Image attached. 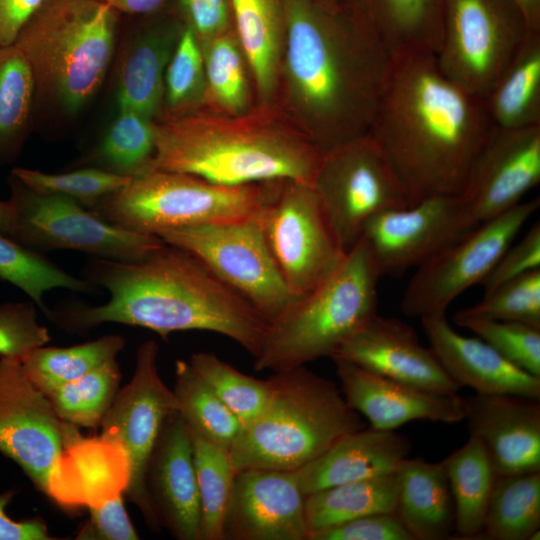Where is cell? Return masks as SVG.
Masks as SVG:
<instances>
[{"instance_id": "b9f144b4", "label": "cell", "mask_w": 540, "mask_h": 540, "mask_svg": "<svg viewBox=\"0 0 540 540\" xmlns=\"http://www.w3.org/2000/svg\"><path fill=\"white\" fill-rule=\"evenodd\" d=\"M206 95L222 110L239 115L249 102V88L243 52L238 40L224 32L200 39Z\"/></svg>"}, {"instance_id": "6f0895ef", "label": "cell", "mask_w": 540, "mask_h": 540, "mask_svg": "<svg viewBox=\"0 0 540 540\" xmlns=\"http://www.w3.org/2000/svg\"><path fill=\"white\" fill-rule=\"evenodd\" d=\"M10 207L7 200H0V233L9 237Z\"/></svg>"}, {"instance_id": "ffe728a7", "label": "cell", "mask_w": 540, "mask_h": 540, "mask_svg": "<svg viewBox=\"0 0 540 540\" xmlns=\"http://www.w3.org/2000/svg\"><path fill=\"white\" fill-rule=\"evenodd\" d=\"M146 488L161 528L178 540H201L192 435L179 411L162 427L147 466Z\"/></svg>"}, {"instance_id": "3957f363", "label": "cell", "mask_w": 540, "mask_h": 540, "mask_svg": "<svg viewBox=\"0 0 540 540\" xmlns=\"http://www.w3.org/2000/svg\"><path fill=\"white\" fill-rule=\"evenodd\" d=\"M284 65L307 138L323 153L366 134L392 56L348 11L321 0H282Z\"/></svg>"}, {"instance_id": "44dd1931", "label": "cell", "mask_w": 540, "mask_h": 540, "mask_svg": "<svg viewBox=\"0 0 540 540\" xmlns=\"http://www.w3.org/2000/svg\"><path fill=\"white\" fill-rule=\"evenodd\" d=\"M331 359H340L381 376L441 394L460 387L407 323L376 314Z\"/></svg>"}, {"instance_id": "ee69618b", "label": "cell", "mask_w": 540, "mask_h": 540, "mask_svg": "<svg viewBox=\"0 0 540 540\" xmlns=\"http://www.w3.org/2000/svg\"><path fill=\"white\" fill-rule=\"evenodd\" d=\"M206 96L200 39L190 26L181 29L164 75L163 103L172 114H182Z\"/></svg>"}, {"instance_id": "d4e9b609", "label": "cell", "mask_w": 540, "mask_h": 540, "mask_svg": "<svg viewBox=\"0 0 540 540\" xmlns=\"http://www.w3.org/2000/svg\"><path fill=\"white\" fill-rule=\"evenodd\" d=\"M411 451L409 438L395 430L365 426L338 440L296 470L305 495L328 487L395 472Z\"/></svg>"}, {"instance_id": "d6986e66", "label": "cell", "mask_w": 540, "mask_h": 540, "mask_svg": "<svg viewBox=\"0 0 540 540\" xmlns=\"http://www.w3.org/2000/svg\"><path fill=\"white\" fill-rule=\"evenodd\" d=\"M305 500L296 471H238L223 540H307Z\"/></svg>"}, {"instance_id": "277c9868", "label": "cell", "mask_w": 540, "mask_h": 540, "mask_svg": "<svg viewBox=\"0 0 540 540\" xmlns=\"http://www.w3.org/2000/svg\"><path fill=\"white\" fill-rule=\"evenodd\" d=\"M153 169L242 186L293 180L314 183L323 153L306 137L209 115L171 116L156 124Z\"/></svg>"}, {"instance_id": "d590c367", "label": "cell", "mask_w": 540, "mask_h": 540, "mask_svg": "<svg viewBox=\"0 0 540 540\" xmlns=\"http://www.w3.org/2000/svg\"><path fill=\"white\" fill-rule=\"evenodd\" d=\"M154 157L153 119L135 111L118 109V114L85 162L88 167L132 178L154 170Z\"/></svg>"}, {"instance_id": "680465c9", "label": "cell", "mask_w": 540, "mask_h": 540, "mask_svg": "<svg viewBox=\"0 0 540 540\" xmlns=\"http://www.w3.org/2000/svg\"><path fill=\"white\" fill-rule=\"evenodd\" d=\"M321 1L331 4V5L337 4L336 0H321Z\"/></svg>"}, {"instance_id": "83f0119b", "label": "cell", "mask_w": 540, "mask_h": 540, "mask_svg": "<svg viewBox=\"0 0 540 540\" xmlns=\"http://www.w3.org/2000/svg\"><path fill=\"white\" fill-rule=\"evenodd\" d=\"M181 30L158 28L134 39L119 67L118 109L153 119L163 104L164 75Z\"/></svg>"}, {"instance_id": "f546056e", "label": "cell", "mask_w": 540, "mask_h": 540, "mask_svg": "<svg viewBox=\"0 0 540 540\" xmlns=\"http://www.w3.org/2000/svg\"><path fill=\"white\" fill-rule=\"evenodd\" d=\"M237 40L262 97L276 85L284 42L281 0H231Z\"/></svg>"}, {"instance_id": "e0dca14e", "label": "cell", "mask_w": 540, "mask_h": 540, "mask_svg": "<svg viewBox=\"0 0 540 540\" xmlns=\"http://www.w3.org/2000/svg\"><path fill=\"white\" fill-rule=\"evenodd\" d=\"M475 227L459 195H438L374 216L362 238L381 276L401 275Z\"/></svg>"}, {"instance_id": "11a10c76", "label": "cell", "mask_w": 540, "mask_h": 540, "mask_svg": "<svg viewBox=\"0 0 540 540\" xmlns=\"http://www.w3.org/2000/svg\"><path fill=\"white\" fill-rule=\"evenodd\" d=\"M114 9L129 14H145L158 9L164 0H96Z\"/></svg>"}, {"instance_id": "30bf717a", "label": "cell", "mask_w": 540, "mask_h": 540, "mask_svg": "<svg viewBox=\"0 0 540 540\" xmlns=\"http://www.w3.org/2000/svg\"><path fill=\"white\" fill-rule=\"evenodd\" d=\"M529 30L512 0H445L437 64L447 78L484 100Z\"/></svg>"}, {"instance_id": "8fae6325", "label": "cell", "mask_w": 540, "mask_h": 540, "mask_svg": "<svg viewBox=\"0 0 540 540\" xmlns=\"http://www.w3.org/2000/svg\"><path fill=\"white\" fill-rule=\"evenodd\" d=\"M270 186L257 212L268 248L288 289L299 298L322 283L346 253L312 184Z\"/></svg>"}, {"instance_id": "7dc6e473", "label": "cell", "mask_w": 540, "mask_h": 540, "mask_svg": "<svg viewBox=\"0 0 540 540\" xmlns=\"http://www.w3.org/2000/svg\"><path fill=\"white\" fill-rule=\"evenodd\" d=\"M49 341V331L39 323L32 300L0 304V357L21 360Z\"/></svg>"}, {"instance_id": "c3c4849f", "label": "cell", "mask_w": 540, "mask_h": 540, "mask_svg": "<svg viewBox=\"0 0 540 540\" xmlns=\"http://www.w3.org/2000/svg\"><path fill=\"white\" fill-rule=\"evenodd\" d=\"M308 540H413L395 512L361 516L309 534Z\"/></svg>"}, {"instance_id": "4fadbf2b", "label": "cell", "mask_w": 540, "mask_h": 540, "mask_svg": "<svg viewBox=\"0 0 540 540\" xmlns=\"http://www.w3.org/2000/svg\"><path fill=\"white\" fill-rule=\"evenodd\" d=\"M313 186L345 253L374 216L409 206L402 183L368 133L323 154Z\"/></svg>"}, {"instance_id": "52a82bcc", "label": "cell", "mask_w": 540, "mask_h": 540, "mask_svg": "<svg viewBox=\"0 0 540 540\" xmlns=\"http://www.w3.org/2000/svg\"><path fill=\"white\" fill-rule=\"evenodd\" d=\"M115 12L96 0L44 1L14 42L30 66L36 96L72 114L95 96L114 53Z\"/></svg>"}, {"instance_id": "8d00e7d4", "label": "cell", "mask_w": 540, "mask_h": 540, "mask_svg": "<svg viewBox=\"0 0 540 540\" xmlns=\"http://www.w3.org/2000/svg\"><path fill=\"white\" fill-rule=\"evenodd\" d=\"M173 392L190 430L229 451L242 430L236 416L197 375L188 361L175 362Z\"/></svg>"}, {"instance_id": "816d5d0a", "label": "cell", "mask_w": 540, "mask_h": 540, "mask_svg": "<svg viewBox=\"0 0 540 540\" xmlns=\"http://www.w3.org/2000/svg\"><path fill=\"white\" fill-rule=\"evenodd\" d=\"M182 10L199 39L226 32L229 21L228 0H181Z\"/></svg>"}, {"instance_id": "f6af8a7d", "label": "cell", "mask_w": 540, "mask_h": 540, "mask_svg": "<svg viewBox=\"0 0 540 540\" xmlns=\"http://www.w3.org/2000/svg\"><path fill=\"white\" fill-rule=\"evenodd\" d=\"M455 314L540 328V268L485 292L480 301Z\"/></svg>"}, {"instance_id": "8992f818", "label": "cell", "mask_w": 540, "mask_h": 540, "mask_svg": "<svg viewBox=\"0 0 540 540\" xmlns=\"http://www.w3.org/2000/svg\"><path fill=\"white\" fill-rule=\"evenodd\" d=\"M380 277L361 237L331 275L268 323L254 370L277 372L332 358L377 314Z\"/></svg>"}, {"instance_id": "bcb514c9", "label": "cell", "mask_w": 540, "mask_h": 540, "mask_svg": "<svg viewBox=\"0 0 540 540\" xmlns=\"http://www.w3.org/2000/svg\"><path fill=\"white\" fill-rule=\"evenodd\" d=\"M453 318L457 325L473 332L508 361L540 377V328L456 314Z\"/></svg>"}, {"instance_id": "2e32d148", "label": "cell", "mask_w": 540, "mask_h": 540, "mask_svg": "<svg viewBox=\"0 0 540 540\" xmlns=\"http://www.w3.org/2000/svg\"><path fill=\"white\" fill-rule=\"evenodd\" d=\"M19 359L0 357V453L14 461L34 487L53 497L63 454L76 438Z\"/></svg>"}, {"instance_id": "f35d334b", "label": "cell", "mask_w": 540, "mask_h": 540, "mask_svg": "<svg viewBox=\"0 0 540 540\" xmlns=\"http://www.w3.org/2000/svg\"><path fill=\"white\" fill-rule=\"evenodd\" d=\"M191 435L200 502L201 540H223L236 471L228 451L193 431Z\"/></svg>"}, {"instance_id": "6da1fadb", "label": "cell", "mask_w": 540, "mask_h": 540, "mask_svg": "<svg viewBox=\"0 0 540 540\" xmlns=\"http://www.w3.org/2000/svg\"><path fill=\"white\" fill-rule=\"evenodd\" d=\"M85 279L105 289L100 305L77 301L48 308L59 329L84 334L104 323L146 328L163 339L202 330L233 340L253 357L268 321L187 251L166 244L137 260L93 258Z\"/></svg>"}, {"instance_id": "1f68e13d", "label": "cell", "mask_w": 540, "mask_h": 540, "mask_svg": "<svg viewBox=\"0 0 540 540\" xmlns=\"http://www.w3.org/2000/svg\"><path fill=\"white\" fill-rule=\"evenodd\" d=\"M396 499V471L310 493L305 500L309 534L361 516L394 512Z\"/></svg>"}, {"instance_id": "681fc988", "label": "cell", "mask_w": 540, "mask_h": 540, "mask_svg": "<svg viewBox=\"0 0 540 540\" xmlns=\"http://www.w3.org/2000/svg\"><path fill=\"white\" fill-rule=\"evenodd\" d=\"M540 268V223L533 224L516 244H510L481 282L484 293Z\"/></svg>"}, {"instance_id": "f5cc1de1", "label": "cell", "mask_w": 540, "mask_h": 540, "mask_svg": "<svg viewBox=\"0 0 540 540\" xmlns=\"http://www.w3.org/2000/svg\"><path fill=\"white\" fill-rule=\"evenodd\" d=\"M10 488L0 493V540H51L46 524L37 518L15 521L6 514V507L17 495Z\"/></svg>"}, {"instance_id": "7a4b0ae2", "label": "cell", "mask_w": 540, "mask_h": 540, "mask_svg": "<svg viewBox=\"0 0 540 540\" xmlns=\"http://www.w3.org/2000/svg\"><path fill=\"white\" fill-rule=\"evenodd\" d=\"M494 128L483 99L447 78L435 54L423 51L392 57L367 133L414 205L459 195Z\"/></svg>"}, {"instance_id": "cb8c5ba5", "label": "cell", "mask_w": 540, "mask_h": 540, "mask_svg": "<svg viewBox=\"0 0 540 540\" xmlns=\"http://www.w3.org/2000/svg\"><path fill=\"white\" fill-rule=\"evenodd\" d=\"M421 323L430 349L460 388L540 399V377L517 367L479 337L456 332L445 314L423 316Z\"/></svg>"}, {"instance_id": "7402d4cb", "label": "cell", "mask_w": 540, "mask_h": 540, "mask_svg": "<svg viewBox=\"0 0 540 540\" xmlns=\"http://www.w3.org/2000/svg\"><path fill=\"white\" fill-rule=\"evenodd\" d=\"M470 436L486 451L497 476L540 471L539 399L475 393L464 398Z\"/></svg>"}, {"instance_id": "603a6c76", "label": "cell", "mask_w": 540, "mask_h": 540, "mask_svg": "<svg viewBox=\"0 0 540 540\" xmlns=\"http://www.w3.org/2000/svg\"><path fill=\"white\" fill-rule=\"evenodd\" d=\"M332 360L347 404L373 428L395 430L414 420L447 424L464 420V398L458 393L427 391L344 360Z\"/></svg>"}, {"instance_id": "4316f807", "label": "cell", "mask_w": 540, "mask_h": 540, "mask_svg": "<svg viewBox=\"0 0 540 540\" xmlns=\"http://www.w3.org/2000/svg\"><path fill=\"white\" fill-rule=\"evenodd\" d=\"M445 0H351L348 12L368 27L392 57L436 54Z\"/></svg>"}, {"instance_id": "5b68a950", "label": "cell", "mask_w": 540, "mask_h": 540, "mask_svg": "<svg viewBox=\"0 0 540 540\" xmlns=\"http://www.w3.org/2000/svg\"><path fill=\"white\" fill-rule=\"evenodd\" d=\"M268 379L265 409L242 428L228 451L236 472L296 471L366 426L340 388L305 365L273 372Z\"/></svg>"}, {"instance_id": "60d3db41", "label": "cell", "mask_w": 540, "mask_h": 540, "mask_svg": "<svg viewBox=\"0 0 540 540\" xmlns=\"http://www.w3.org/2000/svg\"><path fill=\"white\" fill-rule=\"evenodd\" d=\"M197 375L213 390L218 398L247 426L265 409L271 383L247 375L210 352L193 353L188 360Z\"/></svg>"}, {"instance_id": "7bdbcfd3", "label": "cell", "mask_w": 540, "mask_h": 540, "mask_svg": "<svg viewBox=\"0 0 540 540\" xmlns=\"http://www.w3.org/2000/svg\"><path fill=\"white\" fill-rule=\"evenodd\" d=\"M11 174L32 191L58 195L92 209L99 201L124 186L130 177L84 166L64 173L14 168Z\"/></svg>"}, {"instance_id": "9c48e42d", "label": "cell", "mask_w": 540, "mask_h": 540, "mask_svg": "<svg viewBox=\"0 0 540 540\" xmlns=\"http://www.w3.org/2000/svg\"><path fill=\"white\" fill-rule=\"evenodd\" d=\"M9 186V237L32 251L75 250L94 258L137 260L164 245L158 236L128 231L71 199L36 193L12 174Z\"/></svg>"}, {"instance_id": "4dcf8cb0", "label": "cell", "mask_w": 540, "mask_h": 540, "mask_svg": "<svg viewBox=\"0 0 540 540\" xmlns=\"http://www.w3.org/2000/svg\"><path fill=\"white\" fill-rule=\"evenodd\" d=\"M442 464L450 484L455 530L464 537L481 534L497 474L482 444L473 436Z\"/></svg>"}, {"instance_id": "ab89813d", "label": "cell", "mask_w": 540, "mask_h": 540, "mask_svg": "<svg viewBox=\"0 0 540 540\" xmlns=\"http://www.w3.org/2000/svg\"><path fill=\"white\" fill-rule=\"evenodd\" d=\"M121 372L116 359L46 393L56 415L75 427L98 428L118 390Z\"/></svg>"}, {"instance_id": "db71d44e", "label": "cell", "mask_w": 540, "mask_h": 540, "mask_svg": "<svg viewBox=\"0 0 540 540\" xmlns=\"http://www.w3.org/2000/svg\"><path fill=\"white\" fill-rule=\"evenodd\" d=\"M45 0H0V46L14 44L17 35Z\"/></svg>"}, {"instance_id": "9f6ffc18", "label": "cell", "mask_w": 540, "mask_h": 540, "mask_svg": "<svg viewBox=\"0 0 540 540\" xmlns=\"http://www.w3.org/2000/svg\"><path fill=\"white\" fill-rule=\"evenodd\" d=\"M522 11L531 29L540 30V0H512Z\"/></svg>"}, {"instance_id": "ba28073f", "label": "cell", "mask_w": 540, "mask_h": 540, "mask_svg": "<svg viewBox=\"0 0 540 540\" xmlns=\"http://www.w3.org/2000/svg\"><path fill=\"white\" fill-rule=\"evenodd\" d=\"M268 186H225L154 169L135 176L99 201L92 212L128 231L158 236L173 229L242 221L254 216Z\"/></svg>"}, {"instance_id": "d6a6232c", "label": "cell", "mask_w": 540, "mask_h": 540, "mask_svg": "<svg viewBox=\"0 0 540 540\" xmlns=\"http://www.w3.org/2000/svg\"><path fill=\"white\" fill-rule=\"evenodd\" d=\"M540 471L497 476L481 534L492 540H539Z\"/></svg>"}, {"instance_id": "9a60e30c", "label": "cell", "mask_w": 540, "mask_h": 540, "mask_svg": "<svg viewBox=\"0 0 540 540\" xmlns=\"http://www.w3.org/2000/svg\"><path fill=\"white\" fill-rule=\"evenodd\" d=\"M539 205L538 197L520 202L418 266L401 299L402 313L420 318L445 314L462 292L481 284Z\"/></svg>"}, {"instance_id": "74e56055", "label": "cell", "mask_w": 540, "mask_h": 540, "mask_svg": "<svg viewBox=\"0 0 540 540\" xmlns=\"http://www.w3.org/2000/svg\"><path fill=\"white\" fill-rule=\"evenodd\" d=\"M0 279L24 292L45 314L44 296L62 288L72 292L93 294L97 288L85 278L75 277L43 254L27 249L0 233Z\"/></svg>"}, {"instance_id": "5bb4252c", "label": "cell", "mask_w": 540, "mask_h": 540, "mask_svg": "<svg viewBox=\"0 0 540 540\" xmlns=\"http://www.w3.org/2000/svg\"><path fill=\"white\" fill-rule=\"evenodd\" d=\"M159 346L154 340L137 349L130 381L120 388L101 422L102 437L122 449L128 467L125 489L155 532L161 527L146 488V470L166 419L179 411V402L163 382L158 367Z\"/></svg>"}, {"instance_id": "e575fe53", "label": "cell", "mask_w": 540, "mask_h": 540, "mask_svg": "<svg viewBox=\"0 0 540 540\" xmlns=\"http://www.w3.org/2000/svg\"><path fill=\"white\" fill-rule=\"evenodd\" d=\"M125 339L109 334L70 347L40 346L20 361L33 384L45 394L117 358Z\"/></svg>"}, {"instance_id": "f1b7e54d", "label": "cell", "mask_w": 540, "mask_h": 540, "mask_svg": "<svg viewBox=\"0 0 540 540\" xmlns=\"http://www.w3.org/2000/svg\"><path fill=\"white\" fill-rule=\"evenodd\" d=\"M483 101L497 128L540 125V30H529Z\"/></svg>"}, {"instance_id": "f907efd6", "label": "cell", "mask_w": 540, "mask_h": 540, "mask_svg": "<svg viewBox=\"0 0 540 540\" xmlns=\"http://www.w3.org/2000/svg\"><path fill=\"white\" fill-rule=\"evenodd\" d=\"M77 538L93 540L139 539V535L127 514L120 492L91 506L89 522L81 529Z\"/></svg>"}, {"instance_id": "836d02e7", "label": "cell", "mask_w": 540, "mask_h": 540, "mask_svg": "<svg viewBox=\"0 0 540 540\" xmlns=\"http://www.w3.org/2000/svg\"><path fill=\"white\" fill-rule=\"evenodd\" d=\"M35 99V82L26 58L15 44L0 46V165L19 156Z\"/></svg>"}, {"instance_id": "484cf974", "label": "cell", "mask_w": 540, "mask_h": 540, "mask_svg": "<svg viewBox=\"0 0 540 540\" xmlns=\"http://www.w3.org/2000/svg\"><path fill=\"white\" fill-rule=\"evenodd\" d=\"M396 474L394 512L413 540L448 538L455 530V508L442 462L407 457Z\"/></svg>"}, {"instance_id": "7c38bea8", "label": "cell", "mask_w": 540, "mask_h": 540, "mask_svg": "<svg viewBox=\"0 0 540 540\" xmlns=\"http://www.w3.org/2000/svg\"><path fill=\"white\" fill-rule=\"evenodd\" d=\"M158 237L197 258L268 323L296 299L270 253L257 213L237 222L168 230Z\"/></svg>"}, {"instance_id": "ac0fdd59", "label": "cell", "mask_w": 540, "mask_h": 540, "mask_svg": "<svg viewBox=\"0 0 540 540\" xmlns=\"http://www.w3.org/2000/svg\"><path fill=\"white\" fill-rule=\"evenodd\" d=\"M540 182V125L495 127L459 194L470 221L479 224L521 202Z\"/></svg>"}]
</instances>
